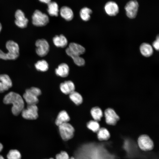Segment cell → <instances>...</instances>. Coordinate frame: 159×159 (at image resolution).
I'll use <instances>...</instances> for the list:
<instances>
[{
  "mask_svg": "<svg viewBox=\"0 0 159 159\" xmlns=\"http://www.w3.org/2000/svg\"><path fill=\"white\" fill-rule=\"evenodd\" d=\"M66 54L71 57L73 60L74 63L77 65L81 66L84 65L85 61L84 59L80 57V56L72 53L70 52L68 48L65 50Z\"/></svg>",
  "mask_w": 159,
  "mask_h": 159,
  "instance_id": "obj_20",
  "label": "cell"
},
{
  "mask_svg": "<svg viewBox=\"0 0 159 159\" xmlns=\"http://www.w3.org/2000/svg\"><path fill=\"white\" fill-rule=\"evenodd\" d=\"M49 159H54V158H50Z\"/></svg>",
  "mask_w": 159,
  "mask_h": 159,
  "instance_id": "obj_37",
  "label": "cell"
},
{
  "mask_svg": "<svg viewBox=\"0 0 159 159\" xmlns=\"http://www.w3.org/2000/svg\"><path fill=\"white\" fill-rule=\"evenodd\" d=\"M0 159H5L2 155H0Z\"/></svg>",
  "mask_w": 159,
  "mask_h": 159,
  "instance_id": "obj_34",
  "label": "cell"
},
{
  "mask_svg": "<svg viewBox=\"0 0 159 159\" xmlns=\"http://www.w3.org/2000/svg\"><path fill=\"white\" fill-rule=\"evenodd\" d=\"M60 14L62 17L67 21L71 20L74 17L72 10L67 6H63L61 8Z\"/></svg>",
  "mask_w": 159,
  "mask_h": 159,
  "instance_id": "obj_19",
  "label": "cell"
},
{
  "mask_svg": "<svg viewBox=\"0 0 159 159\" xmlns=\"http://www.w3.org/2000/svg\"><path fill=\"white\" fill-rule=\"evenodd\" d=\"M3 102L6 104H11V112L15 116L18 115L24 108V100L19 94L13 92H9L3 99Z\"/></svg>",
  "mask_w": 159,
  "mask_h": 159,
  "instance_id": "obj_1",
  "label": "cell"
},
{
  "mask_svg": "<svg viewBox=\"0 0 159 159\" xmlns=\"http://www.w3.org/2000/svg\"><path fill=\"white\" fill-rule=\"evenodd\" d=\"M69 97L77 105H79L82 102L83 98L82 95L79 93L75 91L69 94Z\"/></svg>",
  "mask_w": 159,
  "mask_h": 159,
  "instance_id": "obj_26",
  "label": "cell"
},
{
  "mask_svg": "<svg viewBox=\"0 0 159 159\" xmlns=\"http://www.w3.org/2000/svg\"><path fill=\"white\" fill-rule=\"evenodd\" d=\"M38 108L36 105H27L21 112L22 117L27 120H34L38 117Z\"/></svg>",
  "mask_w": 159,
  "mask_h": 159,
  "instance_id": "obj_7",
  "label": "cell"
},
{
  "mask_svg": "<svg viewBox=\"0 0 159 159\" xmlns=\"http://www.w3.org/2000/svg\"><path fill=\"white\" fill-rule=\"evenodd\" d=\"M51 0H39V1L42 3L48 4L51 2Z\"/></svg>",
  "mask_w": 159,
  "mask_h": 159,
  "instance_id": "obj_32",
  "label": "cell"
},
{
  "mask_svg": "<svg viewBox=\"0 0 159 159\" xmlns=\"http://www.w3.org/2000/svg\"><path fill=\"white\" fill-rule=\"evenodd\" d=\"M87 128L94 132H97L100 129V125L98 122L95 120L89 121L87 124Z\"/></svg>",
  "mask_w": 159,
  "mask_h": 159,
  "instance_id": "obj_28",
  "label": "cell"
},
{
  "mask_svg": "<svg viewBox=\"0 0 159 159\" xmlns=\"http://www.w3.org/2000/svg\"><path fill=\"white\" fill-rule=\"evenodd\" d=\"M70 120V117L67 112L64 110H62L58 113L55 123L58 126L62 124L68 122Z\"/></svg>",
  "mask_w": 159,
  "mask_h": 159,
  "instance_id": "obj_16",
  "label": "cell"
},
{
  "mask_svg": "<svg viewBox=\"0 0 159 159\" xmlns=\"http://www.w3.org/2000/svg\"><path fill=\"white\" fill-rule=\"evenodd\" d=\"M92 13V10L89 8L85 7L80 10V15L81 18L85 21H89L90 18V15Z\"/></svg>",
  "mask_w": 159,
  "mask_h": 159,
  "instance_id": "obj_24",
  "label": "cell"
},
{
  "mask_svg": "<svg viewBox=\"0 0 159 159\" xmlns=\"http://www.w3.org/2000/svg\"><path fill=\"white\" fill-rule=\"evenodd\" d=\"M68 48L72 53L80 56L84 54L85 51V49L83 47L74 42L70 43Z\"/></svg>",
  "mask_w": 159,
  "mask_h": 159,
  "instance_id": "obj_18",
  "label": "cell"
},
{
  "mask_svg": "<svg viewBox=\"0 0 159 159\" xmlns=\"http://www.w3.org/2000/svg\"><path fill=\"white\" fill-rule=\"evenodd\" d=\"M37 54L41 57L46 55L49 50V45L47 41L44 39H38L35 42Z\"/></svg>",
  "mask_w": 159,
  "mask_h": 159,
  "instance_id": "obj_9",
  "label": "cell"
},
{
  "mask_svg": "<svg viewBox=\"0 0 159 159\" xmlns=\"http://www.w3.org/2000/svg\"><path fill=\"white\" fill-rule=\"evenodd\" d=\"M104 9L105 12L108 15L115 16L119 11V8L117 4L113 1H109L105 4Z\"/></svg>",
  "mask_w": 159,
  "mask_h": 159,
  "instance_id": "obj_10",
  "label": "cell"
},
{
  "mask_svg": "<svg viewBox=\"0 0 159 159\" xmlns=\"http://www.w3.org/2000/svg\"><path fill=\"white\" fill-rule=\"evenodd\" d=\"M69 66L65 63H62L59 64L55 69L56 74L58 76L65 77L69 74Z\"/></svg>",
  "mask_w": 159,
  "mask_h": 159,
  "instance_id": "obj_15",
  "label": "cell"
},
{
  "mask_svg": "<svg viewBox=\"0 0 159 159\" xmlns=\"http://www.w3.org/2000/svg\"><path fill=\"white\" fill-rule=\"evenodd\" d=\"M69 159H75L74 157H70Z\"/></svg>",
  "mask_w": 159,
  "mask_h": 159,
  "instance_id": "obj_36",
  "label": "cell"
},
{
  "mask_svg": "<svg viewBox=\"0 0 159 159\" xmlns=\"http://www.w3.org/2000/svg\"><path fill=\"white\" fill-rule=\"evenodd\" d=\"M3 148V145L1 143H0V152L2 150Z\"/></svg>",
  "mask_w": 159,
  "mask_h": 159,
  "instance_id": "obj_33",
  "label": "cell"
},
{
  "mask_svg": "<svg viewBox=\"0 0 159 159\" xmlns=\"http://www.w3.org/2000/svg\"><path fill=\"white\" fill-rule=\"evenodd\" d=\"M53 42L54 45L58 47L64 48L68 43L67 39L63 34L55 36L53 38Z\"/></svg>",
  "mask_w": 159,
  "mask_h": 159,
  "instance_id": "obj_17",
  "label": "cell"
},
{
  "mask_svg": "<svg viewBox=\"0 0 159 159\" xmlns=\"http://www.w3.org/2000/svg\"><path fill=\"white\" fill-rule=\"evenodd\" d=\"M91 115L94 120L97 122L100 121L103 116L101 109L98 107H93L91 110Z\"/></svg>",
  "mask_w": 159,
  "mask_h": 159,
  "instance_id": "obj_25",
  "label": "cell"
},
{
  "mask_svg": "<svg viewBox=\"0 0 159 159\" xmlns=\"http://www.w3.org/2000/svg\"><path fill=\"white\" fill-rule=\"evenodd\" d=\"M12 85L11 80L8 75H0V93H3L7 90L12 87Z\"/></svg>",
  "mask_w": 159,
  "mask_h": 159,
  "instance_id": "obj_13",
  "label": "cell"
},
{
  "mask_svg": "<svg viewBox=\"0 0 159 159\" xmlns=\"http://www.w3.org/2000/svg\"><path fill=\"white\" fill-rule=\"evenodd\" d=\"M139 4L136 0H131L127 3L124 9L128 17L131 19L135 18L138 14Z\"/></svg>",
  "mask_w": 159,
  "mask_h": 159,
  "instance_id": "obj_6",
  "label": "cell"
},
{
  "mask_svg": "<svg viewBox=\"0 0 159 159\" xmlns=\"http://www.w3.org/2000/svg\"><path fill=\"white\" fill-rule=\"evenodd\" d=\"M35 67L38 71L44 72L49 69V64L47 62L44 60L38 61L35 64Z\"/></svg>",
  "mask_w": 159,
  "mask_h": 159,
  "instance_id": "obj_27",
  "label": "cell"
},
{
  "mask_svg": "<svg viewBox=\"0 0 159 159\" xmlns=\"http://www.w3.org/2000/svg\"><path fill=\"white\" fill-rule=\"evenodd\" d=\"M6 47L8 52L5 53L0 49V59L4 60H14L19 55V48L18 44L11 40L7 41Z\"/></svg>",
  "mask_w": 159,
  "mask_h": 159,
  "instance_id": "obj_2",
  "label": "cell"
},
{
  "mask_svg": "<svg viewBox=\"0 0 159 159\" xmlns=\"http://www.w3.org/2000/svg\"><path fill=\"white\" fill-rule=\"evenodd\" d=\"M159 36H158L156 38V40L154 41L153 44V46L154 48L157 50H159Z\"/></svg>",
  "mask_w": 159,
  "mask_h": 159,
  "instance_id": "obj_31",
  "label": "cell"
},
{
  "mask_svg": "<svg viewBox=\"0 0 159 159\" xmlns=\"http://www.w3.org/2000/svg\"><path fill=\"white\" fill-rule=\"evenodd\" d=\"M58 127L60 136L63 141H67L74 137L75 130L70 123L68 122L64 123Z\"/></svg>",
  "mask_w": 159,
  "mask_h": 159,
  "instance_id": "obj_4",
  "label": "cell"
},
{
  "mask_svg": "<svg viewBox=\"0 0 159 159\" xmlns=\"http://www.w3.org/2000/svg\"><path fill=\"white\" fill-rule=\"evenodd\" d=\"M8 159H21V156L19 152L16 150H11L8 153Z\"/></svg>",
  "mask_w": 159,
  "mask_h": 159,
  "instance_id": "obj_29",
  "label": "cell"
},
{
  "mask_svg": "<svg viewBox=\"0 0 159 159\" xmlns=\"http://www.w3.org/2000/svg\"><path fill=\"white\" fill-rule=\"evenodd\" d=\"M15 24L19 27L23 28L26 27L28 20L25 17L23 12L20 10H17L15 13Z\"/></svg>",
  "mask_w": 159,
  "mask_h": 159,
  "instance_id": "obj_12",
  "label": "cell"
},
{
  "mask_svg": "<svg viewBox=\"0 0 159 159\" xmlns=\"http://www.w3.org/2000/svg\"><path fill=\"white\" fill-rule=\"evenodd\" d=\"M41 94L39 88L32 87L26 90L23 97L27 105H36L39 102L38 97Z\"/></svg>",
  "mask_w": 159,
  "mask_h": 159,
  "instance_id": "obj_3",
  "label": "cell"
},
{
  "mask_svg": "<svg viewBox=\"0 0 159 159\" xmlns=\"http://www.w3.org/2000/svg\"><path fill=\"white\" fill-rule=\"evenodd\" d=\"M138 144L140 148L144 151L152 150L154 146L153 142L150 138L146 135L139 136L138 140Z\"/></svg>",
  "mask_w": 159,
  "mask_h": 159,
  "instance_id": "obj_8",
  "label": "cell"
},
{
  "mask_svg": "<svg viewBox=\"0 0 159 159\" xmlns=\"http://www.w3.org/2000/svg\"><path fill=\"white\" fill-rule=\"evenodd\" d=\"M105 115L106 123L110 125H115L119 120V116L113 109L110 108L105 110Z\"/></svg>",
  "mask_w": 159,
  "mask_h": 159,
  "instance_id": "obj_11",
  "label": "cell"
},
{
  "mask_svg": "<svg viewBox=\"0 0 159 159\" xmlns=\"http://www.w3.org/2000/svg\"><path fill=\"white\" fill-rule=\"evenodd\" d=\"M47 4V10L49 14L52 16H58L59 10L57 3L54 1H51Z\"/></svg>",
  "mask_w": 159,
  "mask_h": 159,
  "instance_id": "obj_22",
  "label": "cell"
},
{
  "mask_svg": "<svg viewBox=\"0 0 159 159\" xmlns=\"http://www.w3.org/2000/svg\"><path fill=\"white\" fill-rule=\"evenodd\" d=\"M32 23L34 25L37 26H42L46 25L49 22L48 16L40 11L36 10L32 17Z\"/></svg>",
  "mask_w": 159,
  "mask_h": 159,
  "instance_id": "obj_5",
  "label": "cell"
},
{
  "mask_svg": "<svg viewBox=\"0 0 159 159\" xmlns=\"http://www.w3.org/2000/svg\"><path fill=\"white\" fill-rule=\"evenodd\" d=\"M1 29H2V26H1V24L0 23V32L1 30Z\"/></svg>",
  "mask_w": 159,
  "mask_h": 159,
  "instance_id": "obj_35",
  "label": "cell"
},
{
  "mask_svg": "<svg viewBox=\"0 0 159 159\" xmlns=\"http://www.w3.org/2000/svg\"><path fill=\"white\" fill-rule=\"evenodd\" d=\"M97 132V138L100 141L107 140L110 138V133L106 128H100Z\"/></svg>",
  "mask_w": 159,
  "mask_h": 159,
  "instance_id": "obj_23",
  "label": "cell"
},
{
  "mask_svg": "<svg viewBox=\"0 0 159 159\" xmlns=\"http://www.w3.org/2000/svg\"><path fill=\"white\" fill-rule=\"evenodd\" d=\"M69 158L68 153L63 150L57 154L55 156V159H69Z\"/></svg>",
  "mask_w": 159,
  "mask_h": 159,
  "instance_id": "obj_30",
  "label": "cell"
},
{
  "mask_svg": "<svg viewBox=\"0 0 159 159\" xmlns=\"http://www.w3.org/2000/svg\"><path fill=\"white\" fill-rule=\"evenodd\" d=\"M61 91L66 95L69 94L74 91L75 87L74 83L70 80L64 81L60 85Z\"/></svg>",
  "mask_w": 159,
  "mask_h": 159,
  "instance_id": "obj_14",
  "label": "cell"
},
{
  "mask_svg": "<svg viewBox=\"0 0 159 159\" xmlns=\"http://www.w3.org/2000/svg\"><path fill=\"white\" fill-rule=\"evenodd\" d=\"M140 50L141 54L145 57L150 56L153 53V49L151 46L147 43L142 44L140 47Z\"/></svg>",
  "mask_w": 159,
  "mask_h": 159,
  "instance_id": "obj_21",
  "label": "cell"
}]
</instances>
